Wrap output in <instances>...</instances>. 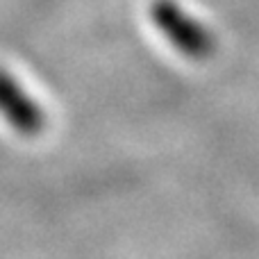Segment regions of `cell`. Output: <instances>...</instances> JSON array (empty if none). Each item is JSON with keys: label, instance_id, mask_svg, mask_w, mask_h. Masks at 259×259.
<instances>
[{"label": "cell", "instance_id": "1", "mask_svg": "<svg viewBox=\"0 0 259 259\" xmlns=\"http://www.w3.org/2000/svg\"><path fill=\"white\" fill-rule=\"evenodd\" d=\"M150 21L187 57L202 59L214 53V34L173 0H155L150 5Z\"/></svg>", "mask_w": 259, "mask_h": 259}, {"label": "cell", "instance_id": "2", "mask_svg": "<svg viewBox=\"0 0 259 259\" xmlns=\"http://www.w3.org/2000/svg\"><path fill=\"white\" fill-rule=\"evenodd\" d=\"M0 116L18 134H39L44 130V112L30 94L9 73L0 71Z\"/></svg>", "mask_w": 259, "mask_h": 259}]
</instances>
